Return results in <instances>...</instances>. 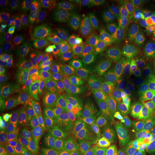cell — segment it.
Returning a JSON list of instances; mask_svg holds the SVG:
<instances>
[{
	"label": "cell",
	"mask_w": 155,
	"mask_h": 155,
	"mask_svg": "<svg viewBox=\"0 0 155 155\" xmlns=\"http://www.w3.org/2000/svg\"><path fill=\"white\" fill-rule=\"evenodd\" d=\"M48 4L42 0H30L25 9V16L30 27L41 26L47 18Z\"/></svg>",
	"instance_id": "9a60e30c"
},
{
	"label": "cell",
	"mask_w": 155,
	"mask_h": 155,
	"mask_svg": "<svg viewBox=\"0 0 155 155\" xmlns=\"http://www.w3.org/2000/svg\"><path fill=\"white\" fill-rule=\"evenodd\" d=\"M25 46V36L21 31L12 28L2 30L0 35L1 57L15 55Z\"/></svg>",
	"instance_id": "7c38bea8"
},
{
	"label": "cell",
	"mask_w": 155,
	"mask_h": 155,
	"mask_svg": "<svg viewBox=\"0 0 155 155\" xmlns=\"http://www.w3.org/2000/svg\"><path fill=\"white\" fill-rule=\"evenodd\" d=\"M132 148V141H131V139L130 138L127 137V139H126L124 144L122 147V148L119 151V152H117L116 154H114L113 155H131Z\"/></svg>",
	"instance_id": "4dcf8cb0"
},
{
	"label": "cell",
	"mask_w": 155,
	"mask_h": 155,
	"mask_svg": "<svg viewBox=\"0 0 155 155\" xmlns=\"http://www.w3.org/2000/svg\"><path fill=\"white\" fill-rule=\"evenodd\" d=\"M107 18L119 21L122 27L130 24L141 12L140 2L132 0H104L98 2Z\"/></svg>",
	"instance_id": "277c9868"
},
{
	"label": "cell",
	"mask_w": 155,
	"mask_h": 155,
	"mask_svg": "<svg viewBox=\"0 0 155 155\" xmlns=\"http://www.w3.org/2000/svg\"><path fill=\"white\" fill-rule=\"evenodd\" d=\"M37 66L43 75H49L53 69V57L51 46L45 40H41L38 49Z\"/></svg>",
	"instance_id": "e0dca14e"
},
{
	"label": "cell",
	"mask_w": 155,
	"mask_h": 155,
	"mask_svg": "<svg viewBox=\"0 0 155 155\" xmlns=\"http://www.w3.org/2000/svg\"><path fill=\"white\" fill-rule=\"evenodd\" d=\"M139 120H140V118H139V114L137 111L124 114L116 119L113 127L114 129L121 131V132L130 131L132 129L134 121H139Z\"/></svg>",
	"instance_id": "7402d4cb"
},
{
	"label": "cell",
	"mask_w": 155,
	"mask_h": 155,
	"mask_svg": "<svg viewBox=\"0 0 155 155\" xmlns=\"http://www.w3.org/2000/svg\"><path fill=\"white\" fill-rule=\"evenodd\" d=\"M113 134L104 129H98L94 132V142L92 155H101L109 141L113 138Z\"/></svg>",
	"instance_id": "603a6c76"
},
{
	"label": "cell",
	"mask_w": 155,
	"mask_h": 155,
	"mask_svg": "<svg viewBox=\"0 0 155 155\" xmlns=\"http://www.w3.org/2000/svg\"><path fill=\"white\" fill-rule=\"evenodd\" d=\"M17 65V63L14 59H8L6 60V61H3L2 63L1 71L12 74L16 71Z\"/></svg>",
	"instance_id": "f546056e"
},
{
	"label": "cell",
	"mask_w": 155,
	"mask_h": 155,
	"mask_svg": "<svg viewBox=\"0 0 155 155\" xmlns=\"http://www.w3.org/2000/svg\"><path fill=\"white\" fill-rule=\"evenodd\" d=\"M32 143V137L23 136L15 133L7 134L6 138L1 142V148L8 152H18L26 145Z\"/></svg>",
	"instance_id": "d6986e66"
},
{
	"label": "cell",
	"mask_w": 155,
	"mask_h": 155,
	"mask_svg": "<svg viewBox=\"0 0 155 155\" xmlns=\"http://www.w3.org/2000/svg\"><path fill=\"white\" fill-rule=\"evenodd\" d=\"M102 8L98 2L82 1L75 17L74 25L78 29L102 20Z\"/></svg>",
	"instance_id": "5bb4252c"
},
{
	"label": "cell",
	"mask_w": 155,
	"mask_h": 155,
	"mask_svg": "<svg viewBox=\"0 0 155 155\" xmlns=\"http://www.w3.org/2000/svg\"><path fill=\"white\" fill-rule=\"evenodd\" d=\"M30 87L22 81L12 83L8 89V96L15 104H25L30 98Z\"/></svg>",
	"instance_id": "ac0fdd59"
},
{
	"label": "cell",
	"mask_w": 155,
	"mask_h": 155,
	"mask_svg": "<svg viewBox=\"0 0 155 155\" xmlns=\"http://www.w3.org/2000/svg\"><path fill=\"white\" fill-rule=\"evenodd\" d=\"M38 71V68L36 64L27 67L21 73V81L28 86H32L36 80Z\"/></svg>",
	"instance_id": "484cf974"
},
{
	"label": "cell",
	"mask_w": 155,
	"mask_h": 155,
	"mask_svg": "<svg viewBox=\"0 0 155 155\" xmlns=\"http://www.w3.org/2000/svg\"><path fill=\"white\" fill-rule=\"evenodd\" d=\"M61 101V94L59 90L50 86L40 89L35 94L32 99L34 107L42 114L47 113L57 107Z\"/></svg>",
	"instance_id": "4fadbf2b"
},
{
	"label": "cell",
	"mask_w": 155,
	"mask_h": 155,
	"mask_svg": "<svg viewBox=\"0 0 155 155\" xmlns=\"http://www.w3.org/2000/svg\"><path fill=\"white\" fill-rule=\"evenodd\" d=\"M53 65L59 68H68L72 60V43L68 36L58 34L53 37L50 42Z\"/></svg>",
	"instance_id": "30bf717a"
},
{
	"label": "cell",
	"mask_w": 155,
	"mask_h": 155,
	"mask_svg": "<svg viewBox=\"0 0 155 155\" xmlns=\"http://www.w3.org/2000/svg\"><path fill=\"white\" fill-rule=\"evenodd\" d=\"M82 1L63 0L51 9V20L57 28L65 30L75 22V17Z\"/></svg>",
	"instance_id": "9c48e42d"
},
{
	"label": "cell",
	"mask_w": 155,
	"mask_h": 155,
	"mask_svg": "<svg viewBox=\"0 0 155 155\" xmlns=\"http://www.w3.org/2000/svg\"><path fill=\"white\" fill-rule=\"evenodd\" d=\"M126 139L127 138H125L124 132L117 131L113 138L106 144L101 155H113L116 154L124 146Z\"/></svg>",
	"instance_id": "cb8c5ba5"
},
{
	"label": "cell",
	"mask_w": 155,
	"mask_h": 155,
	"mask_svg": "<svg viewBox=\"0 0 155 155\" xmlns=\"http://www.w3.org/2000/svg\"><path fill=\"white\" fill-rule=\"evenodd\" d=\"M0 155H18L17 152H8V151H6L4 149L0 150Z\"/></svg>",
	"instance_id": "e575fe53"
},
{
	"label": "cell",
	"mask_w": 155,
	"mask_h": 155,
	"mask_svg": "<svg viewBox=\"0 0 155 155\" xmlns=\"http://www.w3.org/2000/svg\"><path fill=\"white\" fill-rule=\"evenodd\" d=\"M116 39V31L111 22L103 26L88 53L91 60L106 55L113 48Z\"/></svg>",
	"instance_id": "8fae6325"
},
{
	"label": "cell",
	"mask_w": 155,
	"mask_h": 155,
	"mask_svg": "<svg viewBox=\"0 0 155 155\" xmlns=\"http://www.w3.org/2000/svg\"><path fill=\"white\" fill-rule=\"evenodd\" d=\"M123 110L121 101L116 95L92 97L87 100L83 106L85 119L92 122L111 119Z\"/></svg>",
	"instance_id": "3957f363"
},
{
	"label": "cell",
	"mask_w": 155,
	"mask_h": 155,
	"mask_svg": "<svg viewBox=\"0 0 155 155\" xmlns=\"http://www.w3.org/2000/svg\"><path fill=\"white\" fill-rule=\"evenodd\" d=\"M151 144H152V147L153 150L155 151V135L152 136V139H151Z\"/></svg>",
	"instance_id": "8d00e7d4"
},
{
	"label": "cell",
	"mask_w": 155,
	"mask_h": 155,
	"mask_svg": "<svg viewBox=\"0 0 155 155\" xmlns=\"http://www.w3.org/2000/svg\"><path fill=\"white\" fill-rule=\"evenodd\" d=\"M116 95L127 106L139 111L155 103V101L144 91L138 83L128 82L116 93Z\"/></svg>",
	"instance_id": "ba28073f"
},
{
	"label": "cell",
	"mask_w": 155,
	"mask_h": 155,
	"mask_svg": "<svg viewBox=\"0 0 155 155\" xmlns=\"http://www.w3.org/2000/svg\"><path fill=\"white\" fill-rule=\"evenodd\" d=\"M7 136V123L3 118L1 117V121H0V143L2 142Z\"/></svg>",
	"instance_id": "d6a6232c"
},
{
	"label": "cell",
	"mask_w": 155,
	"mask_h": 155,
	"mask_svg": "<svg viewBox=\"0 0 155 155\" xmlns=\"http://www.w3.org/2000/svg\"><path fill=\"white\" fill-rule=\"evenodd\" d=\"M144 17L155 22V3L151 4L144 9Z\"/></svg>",
	"instance_id": "1f68e13d"
},
{
	"label": "cell",
	"mask_w": 155,
	"mask_h": 155,
	"mask_svg": "<svg viewBox=\"0 0 155 155\" xmlns=\"http://www.w3.org/2000/svg\"><path fill=\"white\" fill-rule=\"evenodd\" d=\"M1 117L12 129L22 131L34 124L38 114L35 110L26 104H13L4 109Z\"/></svg>",
	"instance_id": "5b68a950"
},
{
	"label": "cell",
	"mask_w": 155,
	"mask_h": 155,
	"mask_svg": "<svg viewBox=\"0 0 155 155\" xmlns=\"http://www.w3.org/2000/svg\"><path fill=\"white\" fill-rule=\"evenodd\" d=\"M131 131H132V134L134 137H144V136L150 134V127L141 121V120H139V121H134L132 129H131Z\"/></svg>",
	"instance_id": "83f0119b"
},
{
	"label": "cell",
	"mask_w": 155,
	"mask_h": 155,
	"mask_svg": "<svg viewBox=\"0 0 155 155\" xmlns=\"http://www.w3.org/2000/svg\"><path fill=\"white\" fill-rule=\"evenodd\" d=\"M139 118L141 121L151 127L155 121V103L140 111Z\"/></svg>",
	"instance_id": "4316f807"
},
{
	"label": "cell",
	"mask_w": 155,
	"mask_h": 155,
	"mask_svg": "<svg viewBox=\"0 0 155 155\" xmlns=\"http://www.w3.org/2000/svg\"><path fill=\"white\" fill-rule=\"evenodd\" d=\"M78 118V110L72 104L59 106L42 125L41 137L50 145L59 144L72 131Z\"/></svg>",
	"instance_id": "7a4b0ae2"
},
{
	"label": "cell",
	"mask_w": 155,
	"mask_h": 155,
	"mask_svg": "<svg viewBox=\"0 0 155 155\" xmlns=\"http://www.w3.org/2000/svg\"><path fill=\"white\" fill-rule=\"evenodd\" d=\"M22 6V2L17 0H1L0 12L4 16H12L18 12Z\"/></svg>",
	"instance_id": "d4e9b609"
},
{
	"label": "cell",
	"mask_w": 155,
	"mask_h": 155,
	"mask_svg": "<svg viewBox=\"0 0 155 155\" xmlns=\"http://www.w3.org/2000/svg\"><path fill=\"white\" fill-rule=\"evenodd\" d=\"M137 81L144 91L155 101V70H141L139 72Z\"/></svg>",
	"instance_id": "44dd1931"
},
{
	"label": "cell",
	"mask_w": 155,
	"mask_h": 155,
	"mask_svg": "<svg viewBox=\"0 0 155 155\" xmlns=\"http://www.w3.org/2000/svg\"><path fill=\"white\" fill-rule=\"evenodd\" d=\"M103 26L104 21L98 20L84 28L77 29L73 42V52L75 58H83L88 55Z\"/></svg>",
	"instance_id": "8992f818"
},
{
	"label": "cell",
	"mask_w": 155,
	"mask_h": 155,
	"mask_svg": "<svg viewBox=\"0 0 155 155\" xmlns=\"http://www.w3.org/2000/svg\"><path fill=\"white\" fill-rule=\"evenodd\" d=\"M41 41L36 40L28 43L18 54L19 63L22 66H30L37 63L38 49Z\"/></svg>",
	"instance_id": "ffe728a7"
},
{
	"label": "cell",
	"mask_w": 155,
	"mask_h": 155,
	"mask_svg": "<svg viewBox=\"0 0 155 155\" xmlns=\"http://www.w3.org/2000/svg\"><path fill=\"white\" fill-rule=\"evenodd\" d=\"M17 154L18 155H33V148H32V143L22 147L17 152Z\"/></svg>",
	"instance_id": "836d02e7"
},
{
	"label": "cell",
	"mask_w": 155,
	"mask_h": 155,
	"mask_svg": "<svg viewBox=\"0 0 155 155\" xmlns=\"http://www.w3.org/2000/svg\"><path fill=\"white\" fill-rule=\"evenodd\" d=\"M94 129L83 127L78 129L73 135V145L76 155H92L94 142Z\"/></svg>",
	"instance_id": "2e32d148"
},
{
	"label": "cell",
	"mask_w": 155,
	"mask_h": 155,
	"mask_svg": "<svg viewBox=\"0 0 155 155\" xmlns=\"http://www.w3.org/2000/svg\"><path fill=\"white\" fill-rule=\"evenodd\" d=\"M150 135H151V136L155 135V121H154L153 124L151 126V127H150Z\"/></svg>",
	"instance_id": "d590c367"
},
{
	"label": "cell",
	"mask_w": 155,
	"mask_h": 155,
	"mask_svg": "<svg viewBox=\"0 0 155 155\" xmlns=\"http://www.w3.org/2000/svg\"><path fill=\"white\" fill-rule=\"evenodd\" d=\"M134 44L139 53L155 55V22L141 19L136 25L133 33Z\"/></svg>",
	"instance_id": "52a82bcc"
},
{
	"label": "cell",
	"mask_w": 155,
	"mask_h": 155,
	"mask_svg": "<svg viewBox=\"0 0 155 155\" xmlns=\"http://www.w3.org/2000/svg\"><path fill=\"white\" fill-rule=\"evenodd\" d=\"M129 79L128 71L119 62H104L93 65L85 72L82 89L94 97L108 96L123 88Z\"/></svg>",
	"instance_id": "6da1fadb"
},
{
	"label": "cell",
	"mask_w": 155,
	"mask_h": 155,
	"mask_svg": "<svg viewBox=\"0 0 155 155\" xmlns=\"http://www.w3.org/2000/svg\"><path fill=\"white\" fill-rule=\"evenodd\" d=\"M42 155H76L60 144L50 145Z\"/></svg>",
	"instance_id": "f1b7e54d"
}]
</instances>
